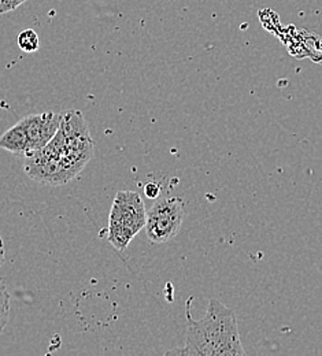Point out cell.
Wrapping results in <instances>:
<instances>
[{
	"label": "cell",
	"instance_id": "6da1fadb",
	"mask_svg": "<svg viewBox=\"0 0 322 356\" xmlns=\"http://www.w3.org/2000/svg\"><path fill=\"white\" fill-rule=\"evenodd\" d=\"M191 300L185 305L186 340L184 347L170 354L186 356H244L237 321L233 310L217 299H210L203 318L193 319Z\"/></svg>",
	"mask_w": 322,
	"mask_h": 356
},
{
	"label": "cell",
	"instance_id": "7a4b0ae2",
	"mask_svg": "<svg viewBox=\"0 0 322 356\" xmlns=\"http://www.w3.org/2000/svg\"><path fill=\"white\" fill-rule=\"evenodd\" d=\"M184 207L177 197H162L147 211L145 232L152 244H163L175 238L183 225Z\"/></svg>",
	"mask_w": 322,
	"mask_h": 356
},
{
	"label": "cell",
	"instance_id": "3957f363",
	"mask_svg": "<svg viewBox=\"0 0 322 356\" xmlns=\"http://www.w3.org/2000/svg\"><path fill=\"white\" fill-rule=\"evenodd\" d=\"M147 211L141 196L134 191H120L113 202L108 221L121 223L135 236L145 227Z\"/></svg>",
	"mask_w": 322,
	"mask_h": 356
},
{
	"label": "cell",
	"instance_id": "277c9868",
	"mask_svg": "<svg viewBox=\"0 0 322 356\" xmlns=\"http://www.w3.org/2000/svg\"><path fill=\"white\" fill-rule=\"evenodd\" d=\"M62 118L63 114L47 111L43 114L28 115L19 121L28 136V154L25 158L33 155L35 152L46 147L58 132L62 124Z\"/></svg>",
	"mask_w": 322,
	"mask_h": 356
},
{
	"label": "cell",
	"instance_id": "5b68a950",
	"mask_svg": "<svg viewBox=\"0 0 322 356\" xmlns=\"http://www.w3.org/2000/svg\"><path fill=\"white\" fill-rule=\"evenodd\" d=\"M0 148L15 155L26 156L28 154V136L21 122L15 124L0 137Z\"/></svg>",
	"mask_w": 322,
	"mask_h": 356
},
{
	"label": "cell",
	"instance_id": "8992f818",
	"mask_svg": "<svg viewBox=\"0 0 322 356\" xmlns=\"http://www.w3.org/2000/svg\"><path fill=\"white\" fill-rule=\"evenodd\" d=\"M135 234L121 223L108 221V241L117 251H125Z\"/></svg>",
	"mask_w": 322,
	"mask_h": 356
},
{
	"label": "cell",
	"instance_id": "52a82bcc",
	"mask_svg": "<svg viewBox=\"0 0 322 356\" xmlns=\"http://www.w3.org/2000/svg\"><path fill=\"white\" fill-rule=\"evenodd\" d=\"M18 47L24 51V52H36L39 49L40 40H39V35L33 31V29H25L18 35Z\"/></svg>",
	"mask_w": 322,
	"mask_h": 356
},
{
	"label": "cell",
	"instance_id": "ba28073f",
	"mask_svg": "<svg viewBox=\"0 0 322 356\" xmlns=\"http://www.w3.org/2000/svg\"><path fill=\"white\" fill-rule=\"evenodd\" d=\"M10 302L11 296L3 281H0V334L3 333L10 318Z\"/></svg>",
	"mask_w": 322,
	"mask_h": 356
},
{
	"label": "cell",
	"instance_id": "9c48e42d",
	"mask_svg": "<svg viewBox=\"0 0 322 356\" xmlns=\"http://www.w3.org/2000/svg\"><path fill=\"white\" fill-rule=\"evenodd\" d=\"M26 0H0V14H7L22 6Z\"/></svg>",
	"mask_w": 322,
	"mask_h": 356
},
{
	"label": "cell",
	"instance_id": "30bf717a",
	"mask_svg": "<svg viewBox=\"0 0 322 356\" xmlns=\"http://www.w3.org/2000/svg\"><path fill=\"white\" fill-rule=\"evenodd\" d=\"M144 193L148 199H158L161 195V186L156 182H148L144 186Z\"/></svg>",
	"mask_w": 322,
	"mask_h": 356
},
{
	"label": "cell",
	"instance_id": "8fae6325",
	"mask_svg": "<svg viewBox=\"0 0 322 356\" xmlns=\"http://www.w3.org/2000/svg\"><path fill=\"white\" fill-rule=\"evenodd\" d=\"M4 244H3V240H1V236H0V267L3 266L4 264Z\"/></svg>",
	"mask_w": 322,
	"mask_h": 356
}]
</instances>
